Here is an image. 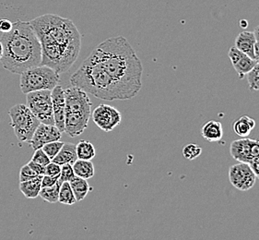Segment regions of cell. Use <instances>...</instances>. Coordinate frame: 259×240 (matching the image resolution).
Masks as SVG:
<instances>
[{"mask_svg": "<svg viewBox=\"0 0 259 240\" xmlns=\"http://www.w3.org/2000/svg\"><path fill=\"white\" fill-rule=\"evenodd\" d=\"M62 132L58 130L57 126L40 123L36 131L33 133L32 138L28 143L35 151L41 149L45 144L52 141H60Z\"/></svg>", "mask_w": 259, "mask_h": 240, "instance_id": "cell-12", "label": "cell"}, {"mask_svg": "<svg viewBox=\"0 0 259 240\" xmlns=\"http://www.w3.org/2000/svg\"><path fill=\"white\" fill-rule=\"evenodd\" d=\"M28 165L30 166L31 169L34 171V172L36 173L37 175H45V171H46V167H44V166H41V165H39V164H37V163L33 162V161H30V162L28 163Z\"/></svg>", "mask_w": 259, "mask_h": 240, "instance_id": "cell-34", "label": "cell"}, {"mask_svg": "<svg viewBox=\"0 0 259 240\" xmlns=\"http://www.w3.org/2000/svg\"><path fill=\"white\" fill-rule=\"evenodd\" d=\"M61 172V166H59L57 163H54L51 161L46 167V171H45V175H48V176H59Z\"/></svg>", "mask_w": 259, "mask_h": 240, "instance_id": "cell-31", "label": "cell"}, {"mask_svg": "<svg viewBox=\"0 0 259 240\" xmlns=\"http://www.w3.org/2000/svg\"><path fill=\"white\" fill-rule=\"evenodd\" d=\"M37 176H39V175H37L36 173L34 172L30 166L27 164L21 168L19 180H20V182H22V181H26L31 178H34Z\"/></svg>", "mask_w": 259, "mask_h": 240, "instance_id": "cell-30", "label": "cell"}, {"mask_svg": "<svg viewBox=\"0 0 259 240\" xmlns=\"http://www.w3.org/2000/svg\"><path fill=\"white\" fill-rule=\"evenodd\" d=\"M78 159L77 151H76V144L71 142H65L61 150L57 153L52 162L57 163L59 166L63 165H73Z\"/></svg>", "mask_w": 259, "mask_h": 240, "instance_id": "cell-16", "label": "cell"}, {"mask_svg": "<svg viewBox=\"0 0 259 240\" xmlns=\"http://www.w3.org/2000/svg\"><path fill=\"white\" fill-rule=\"evenodd\" d=\"M70 84L98 99L122 100L117 86L93 53L71 76Z\"/></svg>", "mask_w": 259, "mask_h": 240, "instance_id": "cell-4", "label": "cell"}, {"mask_svg": "<svg viewBox=\"0 0 259 240\" xmlns=\"http://www.w3.org/2000/svg\"><path fill=\"white\" fill-rule=\"evenodd\" d=\"M73 170L75 175L78 178H84V179H90L94 178V166L92 160H81L77 159L76 162L72 165Z\"/></svg>", "mask_w": 259, "mask_h": 240, "instance_id": "cell-20", "label": "cell"}, {"mask_svg": "<svg viewBox=\"0 0 259 240\" xmlns=\"http://www.w3.org/2000/svg\"><path fill=\"white\" fill-rule=\"evenodd\" d=\"M229 179L233 187L241 191L251 189L256 182V177L253 169L246 163H239L231 167L229 170Z\"/></svg>", "mask_w": 259, "mask_h": 240, "instance_id": "cell-10", "label": "cell"}, {"mask_svg": "<svg viewBox=\"0 0 259 240\" xmlns=\"http://www.w3.org/2000/svg\"><path fill=\"white\" fill-rule=\"evenodd\" d=\"M254 36H255V39H256V41H259V25L257 27H255V29H254Z\"/></svg>", "mask_w": 259, "mask_h": 240, "instance_id": "cell-37", "label": "cell"}, {"mask_svg": "<svg viewBox=\"0 0 259 240\" xmlns=\"http://www.w3.org/2000/svg\"><path fill=\"white\" fill-rule=\"evenodd\" d=\"M230 152L234 160L239 163L250 164L259 159V141L249 138H242L233 141Z\"/></svg>", "mask_w": 259, "mask_h": 240, "instance_id": "cell-9", "label": "cell"}, {"mask_svg": "<svg viewBox=\"0 0 259 240\" xmlns=\"http://www.w3.org/2000/svg\"><path fill=\"white\" fill-rule=\"evenodd\" d=\"M51 92L55 126H57L58 130L61 132H65V90L63 89L61 86L57 85Z\"/></svg>", "mask_w": 259, "mask_h": 240, "instance_id": "cell-14", "label": "cell"}, {"mask_svg": "<svg viewBox=\"0 0 259 240\" xmlns=\"http://www.w3.org/2000/svg\"><path fill=\"white\" fill-rule=\"evenodd\" d=\"M255 127V121L248 115H243L233 123V131L239 137H248Z\"/></svg>", "mask_w": 259, "mask_h": 240, "instance_id": "cell-19", "label": "cell"}, {"mask_svg": "<svg viewBox=\"0 0 259 240\" xmlns=\"http://www.w3.org/2000/svg\"><path fill=\"white\" fill-rule=\"evenodd\" d=\"M62 183L58 179L57 184H55L54 186L42 187L40 190L39 197H41L44 201H46L49 204H57L59 197V190Z\"/></svg>", "mask_w": 259, "mask_h": 240, "instance_id": "cell-23", "label": "cell"}, {"mask_svg": "<svg viewBox=\"0 0 259 240\" xmlns=\"http://www.w3.org/2000/svg\"><path fill=\"white\" fill-rule=\"evenodd\" d=\"M256 39L254 31H245L239 33L235 39V47L241 52L246 54L248 57L254 59V45Z\"/></svg>", "mask_w": 259, "mask_h": 240, "instance_id": "cell-15", "label": "cell"}, {"mask_svg": "<svg viewBox=\"0 0 259 240\" xmlns=\"http://www.w3.org/2000/svg\"><path fill=\"white\" fill-rule=\"evenodd\" d=\"M58 202L66 205H73L77 203L72 188L69 182H63L59 190Z\"/></svg>", "mask_w": 259, "mask_h": 240, "instance_id": "cell-24", "label": "cell"}, {"mask_svg": "<svg viewBox=\"0 0 259 240\" xmlns=\"http://www.w3.org/2000/svg\"><path fill=\"white\" fill-rule=\"evenodd\" d=\"M31 161L37 163L39 165H41L44 167H47V165L51 162V159L48 157L47 153L41 148V149L35 150L33 155H32V158H31Z\"/></svg>", "mask_w": 259, "mask_h": 240, "instance_id": "cell-29", "label": "cell"}, {"mask_svg": "<svg viewBox=\"0 0 259 240\" xmlns=\"http://www.w3.org/2000/svg\"><path fill=\"white\" fill-rule=\"evenodd\" d=\"M12 24L13 22L10 21L9 19H0V32L1 33H6L9 32L12 29Z\"/></svg>", "mask_w": 259, "mask_h": 240, "instance_id": "cell-33", "label": "cell"}, {"mask_svg": "<svg viewBox=\"0 0 259 240\" xmlns=\"http://www.w3.org/2000/svg\"><path fill=\"white\" fill-rule=\"evenodd\" d=\"M94 122L102 131L110 132L122 121V115L114 106L100 105L94 109L92 114Z\"/></svg>", "mask_w": 259, "mask_h": 240, "instance_id": "cell-11", "label": "cell"}, {"mask_svg": "<svg viewBox=\"0 0 259 240\" xmlns=\"http://www.w3.org/2000/svg\"><path fill=\"white\" fill-rule=\"evenodd\" d=\"M201 135L206 141L209 142L220 141L223 137V125L221 122L210 120L203 126L201 129Z\"/></svg>", "mask_w": 259, "mask_h": 240, "instance_id": "cell-17", "label": "cell"}, {"mask_svg": "<svg viewBox=\"0 0 259 240\" xmlns=\"http://www.w3.org/2000/svg\"><path fill=\"white\" fill-rule=\"evenodd\" d=\"M229 58L233 64V67L238 74L239 78H243L254 68L256 61L248 57L246 54L241 52L235 47H231L228 52Z\"/></svg>", "mask_w": 259, "mask_h": 240, "instance_id": "cell-13", "label": "cell"}, {"mask_svg": "<svg viewBox=\"0 0 259 240\" xmlns=\"http://www.w3.org/2000/svg\"><path fill=\"white\" fill-rule=\"evenodd\" d=\"M92 53L114 81L122 100L131 99L140 93L142 87V63L124 37L108 38Z\"/></svg>", "mask_w": 259, "mask_h": 240, "instance_id": "cell-2", "label": "cell"}, {"mask_svg": "<svg viewBox=\"0 0 259 240\" xmlns=\"http://www.w3.org/2000/svg\"><path fill=\"white\" fill-rule=\"evenodd\" d=\"M249 89L259 91V63L254 65V68L250 70L247 75Z\"/></svg>", "mask_w": 259, "mask_h": 240, "instance_id": "cell-25", "label": "cell"}, {"mask_svg": "<svg viewBox=\"0 0 259 240\" xmlns=\"http://www.w3.org/2000/svg\"><path fill=\"white\" fill-rule=\"evenodd\" d=\"M63 145H64V142L60 141H52V142H49L45 144L44 146L41 147V149L44 150V151L47 153L48 157L51 159L52 161L53 159L55 158V156L57 155V153L59 152V151L61 150Z\"/></svg>", "mask_w": 259, "mask_h": 240, "instance_id": "cell-27", "label": "cell"}, {"mask_svg": "<svg viewBox=\"0 0 259 240\" xmlns=\"http://www.w3.org/2000/svg\"><path fill=\"white\" fill-rule=\"evenodd\" d=\"M59 179V176H48V175H44L41 178V188L42 187H51L55 184H57Z\"/></svg>", "mask_w": 259, "mask_h": 240, "instance_id": "cell-32", "label": "cell"}, {"mask_svg": "<svg viewBox=\"0 0 259 240\" xmlns=\"http://www.w3.org/2000/svg\"><path fill=\"white\" fill-rule=\"evenodd\" d=\"M202 152V148L195 143H189L183 148V155L188 160H195Z\"/></svg>", "mask_w": 259, "mask_h": 240, "instance_id": "cell-26", "label": "cell"}, {"mask_svg": "<svg viewBox=\"0 0 259 240\" xmlns=\"http://www.w3.org/2000/svg\"><path fill=\"white\" fill-rule=\"evenodd\" d=\"M254 59L256 63H259V41H256L254 45Z\"/></svg>", "mask_w": 259, "mask_h": 240, "instance_id": "cell-36", "label": "cell"}, {"mask_svg": "<svg viewBox=\"0 0 259 240\" xmlns=\"http://www.w3.org/2000/svg\"><path fill=\"white\" fill-rule=\"evenodd\" d=\"M65 132L75 138L88 128L93 103L86 92L73 85L65 90Z\"/></svg>", "mask_w": 259, "mask_h": 240, "instance_id": "cell-5", "label": "cell"}, {"mask_svg": "<svg viewBox=\"0 0 259 240\" xmlns=\"http://www.w3.org/2000/svg\"><path fill=\"white\" fill-rule=\"evenodd\" d=\"M249 165H250L251 168L253 169V171H254V175H255L256 178H258L259 179V159L254 160L253 162L250 163Z\"/></svg>", "mask_w": 259, "mask_h": 240, "instance_id": "cell-35", "label": "cell"}, {"mask_svg": "<svg viewBox=\"0 0 259 240\" xmlns=\"http://www.w3.org/2000/svg\"><path fill=\"white\" fill-rule=\"evenodd\" d=\"M76 151L78 159L81 160H92L96 155L94 144L91 141L85 140L79 141L76 144Z\"/></svg>", "mask_w": 259, "mask_h": 240, "instance_id": "cell-22", "label": "cell"}, {"mask_svg": "<svg viewBox=\"0 0 259 240\" xmlns=\"http://www.w3.org/2000/svg\"><path fill=\"white\" fill-rule=\"evenodd\" d=\"M26 103L28 108L41 123L55 125L52 92L50 90L35 91L27 94Z\"/></svg>", "mask_w": 259, "mask_h": 240, "instance_id": "cell-8", "label": "cell"}, {"mask_svg": "<svg viewBox=\"0 0 259 240\" xmlns=\"http://www.w3.org/2000/svg\"><path fill=\"white\" fill-rule=\"evenodd\" d=\"M41 178L42 175H39L34 178L20 182L19 188L21 193L27 198H35L39 197L41 188Z\"/></svg>", "mask_w": 259, "mask_h": 240, "instance_id": "cell-18", "label": "cell"}, {"mask_svg": "<svg viewBox=\"0 0 259 240\" xmlns=\"http://www.w3.org/2000/svg\"><path fill=\"white\" fill-rule=\"evenodd\" d=\"M4 53L3 68L13 74H21L28 68L41 65V47L30 21L13 22L9 32L0 37Z\"/></svg>", "mask_w": 259, "mask_h": 240, "instance_id": "cell-3", "label": "cell"}, {"mask_svg": "<svg viewBox=\"0 0 259 240\" xmlns=\"http://www.w3.org/2000/svg\"><path fill=\"white\" fill-rule=\"evenodd\" d=\"M71 188H72L74 195L76 197L77 202H81L84 198H86V196L88 195L89 192L93 189L91 188V186L89 185L87 179L84 178L75 177L72 180L69 182Z\"/></svg>", "mask_w": 259, "mask_h": 240, "instance_id": "cell-21", "label": "cell"}, {"mask_svg": "<svg viewBox=\"0 0 259 240\" xmlns=\"http://www.w3.org/2000/svg\"><path fill=\"white\" fill-rule=\"evenodd\" d=\"M9 115L11 117V126L14 130L16 137L20 141H29L32 138L37 127L41 123L35 115L22 104L12 106Z\"/></svg>", "mask_w": 259, "mask_h": 240, "instance_id": "cell-7", "label": "cell"}, {"mask_svg": "<svg viewBox=\"0 0 259 240\" xmlns=\"http://www.w3.org/2000/svg\"><path fill=\"white\" fill-rule=\"evenodd\" d=\"M20 75L21 92L25 94L42 90L52 91L60 82L59 73L45 65L28 68Z\"/></svg>", "mask_w": 259, "mask_h": 240, "instance_id": "cell-6", "label": "cell"}, {"mask_svg": "<svg viewBox=\"0 0 259 240\" xmlns=\"http://www.w3.org/2000/svg\"><path fill=\"white\" fill-rule=\"evenodd\" d=\"M75 177L76 175L73 170L72 165L67 164L61 166V172L59 175V180L61 182H70Z\"/></svg>", "mask_w": 259, "mask_h": 240, "instance_id": "cell-28", "label": "cell"}, {"mask_svg": "<svg viewBox=\"0 0 259 240\" xmlns=\"http://www.w3.org/2000/svg\"><path fill=\"white\" fill-rule=\"evenodd\" d=\"M41 47V65L65 73L77 61L81 36L71 20L56 14L39 16L30 21Z\"/></svg>", "mask_w": 259, "mask_h": 240, "instance_id": "cell-1", "label": "cell"}, {"mask_svg": "<svg viewBox=\"0 0 259 240\" xmlns=\"http://www.w3.org/2000/svg\"><path fill=\"white\" fill-rule=\"evenodd\" d=\"M3 53H4V48H3L2 42L0 41V60H1V58L3 57Z\"/></svg>", "mask_w": 259, "mask_h": 240, "instance_id": "cell-38", "label": "cell"}]
</instances>
